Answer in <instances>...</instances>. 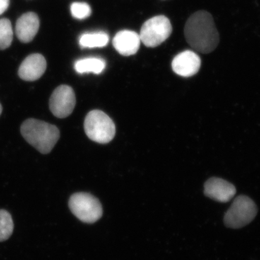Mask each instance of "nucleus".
I'll return each mask as SVG.
<instances>
[{
  "label": "nucleus",
  "mask_w": 260,
  "mask_h": 260,
  "mask_svg": "<svg viewBox=\"0 0 260 260\" xmlns=\"http://www.w3.org/2000/svg\"><path fill=\"white\" fill-rule=\"evenodd\" d=\"M201 66L200 56L192 51H184L174 58L172 69L180 76H193L196 75Z\"/></svg>",
  "instance_id": "obj_9"
},
{
  "label": "nucleus",
  "mask_w": 260,
  "mask_h": 260,
  "mask_svg": "<svg viewBox=\"0 0 260 260\" xmlns=\"http://www.w3.org/2000/svg\"><path fill=\"white\" fill-rule=\"evenodd\" d=\"M257 214V207L249 197L239 195L224 216L225 226L241 229L250 223Z\"/></svg>",
  "instance_id": "obj_4"
},
{
  "label": "nucleus",
  "mask_w": 260,
  "mask_h": 260,
  "mask_svg": "<svg viewBox=\"0 0 260 260\" xmlns=\"http://www.w3.org/2000/svg\"><path fill=\"white\" fill-rule=\"evenodd\" d=\"M70 209L82 222L93 223L102 218V204L96 198L88 193L78 192L72 195Z\"/></svg>",
  "instance_id": "obj_5"
},
{
  "label": "nucleus",
  "mask_w": 260,
  "mask_h": 260,
  "mask_svg": "<svg viewBox=\"0 0 260 260\" xmlns=\"http://www.w3.org/2000/svg\"><path fill=\"white\" fill-rule=\"evenodd\" d=\"M140 35L132 30H121L113 39V46L119 54L123 56L134 55L139 50Z\"/></svg>",
  "instance_id": "obj_11"
},
{
  "label": "nucleus",
  "mask_w": 260,
  "mask_h": 260,
  "mask_svg": "<svg viewBox=\"0 0 260 260\" xmlns=\"http://www.w3.org/2000/svg\"><path fill=\"white\" fill-rule=\"evenodd\" d=\"M76 104L73 89L69 85H61L54 90L49 100L50 111L56 117H68L73 113Z\"/></svg>",
  "instance_id": "obj_7"
},
{
  "label": "nucleus",
  "mask_w": 260,
  "mask_h": 260,
  "mask_svg": "<svg viewBox=\"0 0 260 260\" xmlns=\"http://www.w3.org/2000/svg\"><path fill=\"white\" fill-rule=\"evenodd\" d=\"M2 112H3V107H2V105L0 104V115H1Z\"/></svg>",
  "instance_id": "obj_19"
},
{
  "label": "nucleus",
  "mask_w": 260,
  "mask_h": 260,
  "mask_svg": "<svg viewBox=\"0 0 260 260\" xmlns=\"http://www.w3.org/2000/svg\"><path fill=\"white\" fill-rule=\"evenodd\" d=\"M205 194L220 203H227L237 192L235 186L220 178H210L205 184Z\"/></svg>",
  "instance_id": "obj_8"
},
{
  "label": "nucleus",
  "mask_w": 260,
  "mask_h": 260,
  "mask_svg": "<svg viewBox=\"0 0 260 260\" xmlns=\"http://www.w3.org/2000/svg\"><path fill=\"white\" fill-rule=\"evenodd\" d=\"M10 5V0H0V15L3 14Z\"/></svg>",
  "instance_id": "obj_18"
},
{
  "label": "nucleus",
  "mask_w": 260,
  "mask_h": 260,
  "mask_svg": "<svg viewBox=\"0 0 260 260\" xmlns=\"http://www.w3.org/2000/svg\"><path fill=\"white\" fill-rule=\"evenodd\" d=\"M72 15L78 20L88 18L91 15L90 5L85 3H74L70 7Z\"/></svg>",
  "instance_id": "obj_17"
},
{
  "label": "nucleus",
  "mask_w": 260,
  "mask_h": 260,
  "mask_svg": "<svg viewBox=\"0 0 260 260\" xmlns=\"http://www.w3.org/2000/svg\"><path fill=\"white\" fill-rule=\"evenodd\" d=\"M85 134L90 140L101 144L112 141L115 136L114 121L105 113L93 110L88 113L84 122Z\"/></svg>",
  "instance_id": "obj_3"
},
{
  "label": "nucleus",
  "mask_w": 260,
  "mask_h": 260,
  "mask_svg": "<svg viewBox=\"0 0 260 260\" xmlns=\"http://www.w3.org/2000/svg\"><path fill=\"white\" fill-rule=\"evenodd\" d=\"M13 31L8 19H0V49H7L13 42Z\"/></svg>",
  "instance_id": "obj_16"
},
{
  "label": "nucleus",
  "mask_w": 260,
  "mask_h": 260,
  "mask_svg": "<svg viewBox=\"0 0 260 260\" xmlns=\"http://www.w3.org/2000/svg\"><path fill=\"white\" fill-rule=\"evenodd\" d=\"M14 229L11 215L5 210H0V242L8 240Z\"/></svg>",
  "instance_id": "obj_15"
},
{
  "label": "nucleus",
  "mask_w": 260,
  "mask_h": 260,
  "mask_svg": "<svg viewBox=\"0 0 260 260\" xmlns=\"http://www.w3.org/2000/svg\"><path fill=\"white\" fill-rule=\"evenodd\" d=\"M106 68L105 61L99 58L90 57L80 59L75 64V69L80 74L93 73L101 74Z\"/></svg>",
  "instance_id": "obj_13"
},
{
  "label": "nucleus",
  "mask_w": 260,
  "mask_h": 260,
  "mask_svg": "<svg viewBox=\"0 0 260 260\" xmlns=\"http://www.w3.org/2000/svg\"><path fill=\"white\" fill-rule=\"evenodd\" d=\"M47 70V61L40 54H32L27 56L19 68L18 75L25 81L39 80Z\"/></svg>",
  "instance_id": "obj_10"
},
{
  "label": "nucleus",
  "mask_w": 260,
  "mask_h": 260,
  "mask_svg": "<svg viewBox=\"0 0 260 260\" xmlns=\"http://www.w3.org/2000/svg\"><path fill=\"white\" fill-rule=\"evenodd\" d=\"M40 22L36 13H25L17 20L15 32L19 40L21 42H31L39 31Z\"/></svg>",
  "instance_id": "obj_12"
},
{
  "label": "nucleus",
  "mask_w": 260,
  "mask_h": 260,
  "mask_svg": "<svg viewBox=\"0 0 260 260\" xmlns=\"http://www.w3.org/2000/svg\"><path fill=\"white\" fill-rule=\"evenodd\" d=\"M186 42L195 50L208 54L216 49L220 37L213 16L200 10L189 17L184 27Z\"/></svg>",
  "instance_id": "obj_1"
},
{
  "label": "nucleus",
  "mask_w": 260,
  "mask_h": 260,
  "mask_svg": "<svg viewBox=\"0 0 260 260\" xmlns=\"http://www.w3.org/2000/svg\"><path fill=\"white\" fill-rule=\"evenodd\" d=\"M172 25L164 15H158L147 20L140 32L141 42L148 47H156L170 37Z\"/></svg>",
  "instance_id": "obj_6"
},
{
  "label": "nucleus",
  "mask_w": 260,
  "mask_h": 260,
  "mask_svg": "<svg viewBox=\"0 0 260 260\" xmlns=\"http://www.w3.org/2000/svg\"><path fill=\"white\" fill-rule=\"evenodd\" d=\"M20 132L24 139L43 154L50 153L60 137L55 125L35 119L24 121Z\"/></svg>",
  "instance_id": "obj_2"
},
{
  "label": "nucleus",
  "mask_w": 260,
  "mask_h": 260,
  "mask_svg": "<svg viewBox=\"0 0 260 260\" xmlns=\"http://www.w3.org/2000/svg\"><path fill=\"white\" fill-rule=\"evenodd\" d=\"M109 42V36L104 32H87L79 39L80 45L83 48H102Z\"/></svg>",
  "instance_id": "obj_14"
}]
</instances>
